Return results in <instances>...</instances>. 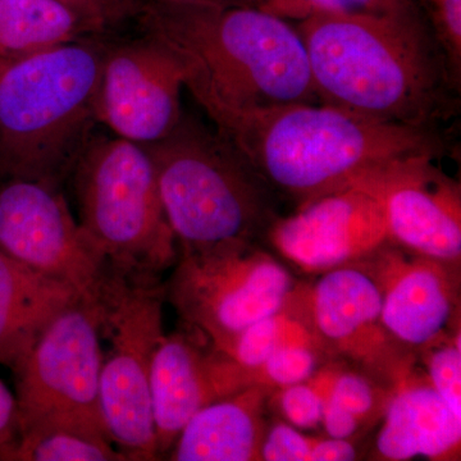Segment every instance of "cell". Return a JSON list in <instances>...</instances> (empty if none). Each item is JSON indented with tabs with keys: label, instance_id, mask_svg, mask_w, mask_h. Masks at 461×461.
Here are the masks:
<instances>
[{
	"label": "cell",
	"instance_id": "cell-6",
	"mask_svg": "<svg viewBox=\"0 0 461 461\" xmlns=\"http://www.w3.org/2000/svg\"><path fill=\"white\" fill-rule=\"evenodd\" d=\"M78 222L127 277L159 280L177 263V241L147 149L118 136L94 135L69 175Z\"/></svg>",
	"mask_w": 461,
	"mask_h": 461
},
{
	"label": "cell",
	"instance_id": "cell-31",
	"mask_svg": "<svg viewBox=\"0 0 461 461\" xmlns=\"http://www.w3.org/2000/svg\"><path fill=\"white\" fill-rule=\"evenodd\" d=\"M18 409L16 395L0 381V457L16 441Z\"/></svg>",
	"mask_w": 461,
	"mask_h": 461
},
{
	"label": "cell",
	"instance_id": "cell-1",
	"mask_svg": "<svg viewBox=\"0 0 461 461\" xmlns=\"http://www.w3.org/2000/svg\"><path fill=\"white\" fill-rule=\"evenodd\" d=\"M294 25L321 103L429 129L454 111L460 90L415 0Z\"/></svg>",
	"mask_w": 461,
	"mask_h": 461
},
{
	"label": "cell",
	"instance_id": "cell-13",
	"mask_svg": "<svg viewBox=\"0 0 461 461\" xmlns=\"http://www.w3.org/2000/svg\"><path fill=\"white\" fill-rule=\"evenodd\" d=\"M251 384L250 373L193 330L163 336L150 375L158 459L169 454L196 412Z\"/></svg>",
	"mask_w": 461,
	"mask_h": 461
},
{
	"label": "cell",
	"instance_id": "cell-11",
	"mask_svg": "<svg viewBox=\"0 0 461 461\" xmlns=\"http://www.w3.org/2000/svg\"><path fill=\"white\" fill-rule=\"evenodd\" d=\"M386 171L297 206L286 218H276L267 230L273 248L302 271L321 275L371 258L391 244Z\"/></svg>",
	"mask_w": 461,
	"mask_h": 461
},
{
	"label": "cell",
	"instance_id": "cell-21",
	"mask_svg": "<svg viewBox=\"0 0 461 461\" xmlns=\"http://www.w3.org/2000/svg\"><path fill=\"white\" fill-rule=\"evenodd\" d=\"M0 460L124 461L126 457L98 424L80 420H48L20 429L16 441Z\"/></svg>",
	"mask_w": 461,
	"mask_h": 461
},
{
	"label": "cell",
	"instance_id": "cell-28",
	"mask_svg": "<svg viewBox=\"0 0 461 461\" xmlns=\"http://www.w3.org/2000/svg\"><path fill=\"white\" fill-rule=\"evenodd\" d=\"M429 379L438 395L461 417L460 333L446 344L432 346L429 357Z\"/></svg>",
	"mask_w": 461,
	"mask_h": 461
},
{
	"label": "cell",
	"instance_id": "cell-20",
	"mask_svg": "<svg viewBox=\"0 0 461 461\" xmlns=\"http://www.w3.org/2000/svg\"><path fill=\"white\" fill-rule=\"evenodd\" d=\"M86 36L94 35L57 0H0V66Z\"/></svg>",
	"mask_w": 461,
	"mask_h": 461
},
{
	"label": "cell",
	"instance_id": "cell-33",
	"mask_svg": "<svg viewBox=\"0 0 461 461\" xmlns=\"http://www.w3.org/2000/svg\"><path fill=\"white\" fill-rule=\"evenodd\" d=\"M173 2L208 3L217 5H257L258 0H173Z\"/></svg>",
	"mask_w": 461,
	"mask_h": 461
},
{
	"label": "cell",
	"instance_id": "cell-3",
	"mask_svg": "<svg viewBox=\"0 0 461 461\" xmlns=\"http://www.w3.org/2000/svg\"><path fill=\"white\" fill-rule=\"evenodd\" d=\"M272 191L297 206L417 157L437 158V129L384 122L324 103H294L233 115L214 126Z\"/></svg>",
	"mask_w": 461,
	"mask_h": 461
},
{
	"label": "cell",
	"instance_id": "cell-25",
	"mask_svg": "<svg viewBox=\"0 0 461 461\" xmlns=\"http://www.w3.org/2000/svg\"><path fill=\"white\" fill-rule=\"evenodd\" d=\"M336 372L321 373L303 384L282 388L280 406L285 418L296 429H317Z\"/></svg>",
	"mask_w": 461,
	"mask_h": 461
},
{
	"label": "cell",
	"instance_id": "cell-30",
	"mask_svg": "<svg viewBox=\"0 0 461 461\" xmlns=\"http://www.w3.org/2000/svg\"><path fill=\"white\" fill-rule=\"evenodd\" d=\"M317 441L318 438L303 435L288 424H276L264 437L260 460L312 461Z\"/></svg>",
	"mask_w": 461,
	"mask_h": 461
},
{
	"label": "cell",
	"instance_id": "cell-23",
	"mask_svg": "<svg viewBox=\"0 0 461 461\" xmlns=\"http://www.w3.org/2000/svg\"><path fill=\"white\" fill-rule=\"evenodd\" d=\"M375 406L371 382L357 373H336L324 402L321 424L327 435L350 438Z\"/></svg>",
	"mask_w": 461,
	"mask_h": 461
},
{
	"label": "cell",
	"instance_id": "cell-27",
	"mask_svg": "<svg viewBox=\"0 0 461 461\" xmlns=\"http://www.w3.org/2000/svg\"><path fill=\"white\" fill-rule=\"evenodd\" d=\"M80 18L91 35H104L139 20L145 0H57Z\"/></svg>",
	"mask_w": 461,
	"mask_h": 461
},
{
	"label": "cell",
	"instance_id": "cell-2",
	"mask_svg": "<svg viewBox=\"0 0 461 461\" xmlns=\"http://www.w3.org/2000/svg\"><path fill=\"white\" fill-rule=\"evenodd\" d=\"M139 21L180 59L185 87L214 126L256 109L321 103L295 25L257 5L145 0Z\"/></svg>",
	"mask_w": 461,
	"mask_h": 461
},
{
	"label": "cell",
	"instance_id": "cell-5",
	"mask_svg": "<svg viewBox=\"0 0 461 461\" xmlns=\"http://www.w3.org/2000/svg\"><path fill=\"white\" fill-rule=\"evenodd\" d=\"M144 148L180 251L256 242L275 222L272 190L214 127L182 113L166 138Z\"/></svg>",
	"mask_w": 461,
	"mask_h": 461
},
{
	"label": "cell",
	"instance_id": "cell-4",
	"mask_svg": "<svg viewBox=\"0 0 461 461\" xmlns=\"http://www.w3.org/2000/svg\"><path fill=\"white\" fill-rule=\"evenodd\" d=\"M105 42L86 36L0 66V180L62 187L95 133Z\"/></svg>",
	"mask_w": 461,
	"mask_h": 461
},
{
	"label": "cell",
	"instance_id": "cell-17",
	"mask_svg": "<svg viewBox=\"0 0 461 461\" xmlns=\"http://www.w3.org/2000/svg\"><path fill=\"white\" fill-rule=\"evenodd\" d=\"M395 396L377 437L382 459L402 461L424 456L447 459L459 451L461 417L430 384L405 373L397 379Z\"/></svg>",
	"mask_w": 461,
	"mask_h": 461
},
{
	"label": "cell",
	"instance_id": "cell-18",
	"mask_svg": "<svg viewBox=\"0 0 461 461\" xmlns=\"http://www.w3.org/2000/svg\"><path fill=\"white\" fill-rule=\"evenodd\" d=\"M268 387L251 384L209 403L181 430L169 451L173 461L260 460L263 411Z\"/></svg>",
	"mask_w": 461,
	"mask_h": 461
},
{
	"label": "cell",
	"instance_id": "cell-32",
	"mask_svg": "<svg viewBox=\"0 0 461 461\" xmlns=\"http://www.w3.org/2000/svg\"><path fill=\"white\" fill-rule=\"evenodd\" d=\"M357 459L354 445L344 438H318L312 461H350Z\"/></svg>",
	"mask_w": 461,
	"mask_h": 461
},
{
	"label": "cell",
	"instance_id": "cell-19",
	"mask_svg": "<svg viewBox=\"0 0 461 461\" xmlns=\"http://www.w3.org/2000/svg\"><path fill=\"white\" fill-rule=\"evenodd\" d=\"M78 296L0 251V366L16 371L42 330Z\"/></svg>",
	"mask_w": 461,
	"mask_h": 461
},
{
	"label": "cell",
	"instance_id": "cell-24",
	"mask_svg": "<svg viewBox=\"0 0 461 461\" xmlns=\"http://www.w3.org/2000/svg\"><path fill=\"white\" fill-rule=\"evenodd\" d=\"M442 51L455 86L461 85V0H415Z\"/></svg>",
	"mask_w": 461,
	"mask_h": 461
},
{
	"label": "cell",
	"instance_id": "cell-10",
	"mask_svg": "<svg viewBox=\"0 0 461 461\" xmlns=\"http://www.w3.org/2000/svg\"><path fill=\"white\" fill-rule=\"evenodd\" d=\"M0 251L91 299L99 296L109 271L62 187L41 181L0 185Z\"/></svg>",
	"mask_w": 461,
	"mask_h": 461
},
{
	"label": "cell",
	"instance_id": "cell-29",
	"mask_svg": "<svg viewBox=\"0 0 461 461\" xmlns=\"http://www.w3.org/2000/svg\"><path fill=\"white\" fill-rule=\"evenodd\" d=\"M393 0H258V7L296 23L317 14H351L386 7Z\"/></svg>",
	"mask_w": 461,
	"mask_h": 461
},
{
	"label": "cell",
	"instance_id": "cell-16",
	"mask_svg": "<svg viewBox=\"0 0 461 461\" xmlns=\"http://www.w3.org/2000/svg\"><path fill=\"white\" fill-rule=\"evenodd\" d=\"M382 294V323L409 348L445 339L456 309V267L388 244L364 260Z\"/></svg>",
	"mask_w": 461,
	"mask_h": 461
},
{
	"label": "cell",
	"instance_id": "cell-14",
	"mask_svg": "<svg viewBox=\"0 0 461 461\" xmlns=\"http://www.w3.org/2000/svg\"><path fill=\"white\" fill-rule=\"evenodd\" d=\"M306 303V320L321 342L395 382L409 372L382 323L381 288L368 266L321 273Z\"/></svg>",
	"mask_w": 461,
	"mask_h": 461
},
{
	"label": "cell",
	"instance_id": "cell-7",
	"mask_svg": "<svg viewBox=\"0 0 461 461\" xmlns=\"http://www.w3.org/2000/svg\"><path fill=\"white\" fill-rule=\"evenodd\" d=\"M166 286L109 268L98 296L100 330L109 348L100 373V412L126 460H159L151 409V364L163 332Z\"/></svg>",
	"mask_w": 461,
	"mask_h": 461
},
{
	"label": "cell",
	"instance_id": "cell-9",
	"mask_svg": "<svg viewBox=\"0 0 461 461\" xmlns=\"http://www.w3.org/2000/svg\"><path fill=\"white\" fill-rule=\"evenodd\" d=\"M103 354L98 297H76L42 330L14 372L18 430L48 420H86L104 429Z\"/></svg>",
	"mask_w": 461,
	"mask_h": 461
},
{
	"label": "cell",
	"instance_id": "cell-12",
	"mask_svg": "<svg viewBox=\"0 0 461 461\" xmlns=\"http://www.w3.org/2000/svg\"><path fill=\"white\" fill-rule=\"evenodd\" d=\"M105 44L95 111L98 123L135 144L162 140L180 122L185 72L171 48L151 33Z\"/></svg>",
	"mask_w": 461,
	"mask_h": 461
},
{
	"label": "cell",
	"instance_id": "cell-8",
	"mask_svg": "<svg viewBox=\"0 0 461 461\" xmlns=\"http://www.w3.org/2000/svg\"><path fill=\"white\" fill-rule=\"evenodd\" d=\"M166 293L187 329L222 353L249 326L282 311L295 281L256 242H235L180 251Z\"/></svg>",
	"mask_w": 461,
	"mask_h": 461
},
{
	"label": "cell",
	"instance_id": "cell-15",
	"mask_svg": "<svg viewBox=\"0 0 461 461\" xmlns=\"http://www.w3.org/2000/svg\"><path fill=\"white\" fill-rule=\"evenodd\" d=\"M417 157L384 175L391 244L412 254L456 267L461 258L460 185Z\"/></svg>",
	"mask_w": 461,
	"mask_h": 461
},
{
	"label": "cell",
	"instance_id": "cell-22",
	"mask_svg": "<svg viewBox=\"0 0 461 461\" xmlns=\"http://www.w3.org/2000/svg\"><path fill=\"white\" fill-rule=\"evenodd\" d=\"M315 342L321 341L308 320L303 321L299 314L293 313L287 303L282 311L256 321L239 333L222 354L253 375L275 351L293 345L315 346Z\"/></svg>",
	"mask_w": 461,
	"mask_h": 461
},
{
	"label": "cell",
	"instance_id": "cell-26",
	"mask_svg": "<svg viewBox=\"0 0 461 461\" xmlns=\"http://www.w3.org/2000/svg\"><path fill=\"white\" fill-rule=\"evenodd\" d=\"M317 366L315 346H286L275 351L251 377L257 384L285 388L308 381L315 375Z\"/></svg>",
	"mask_w": 461,
	"mask_h": 461
}]
</instances>
